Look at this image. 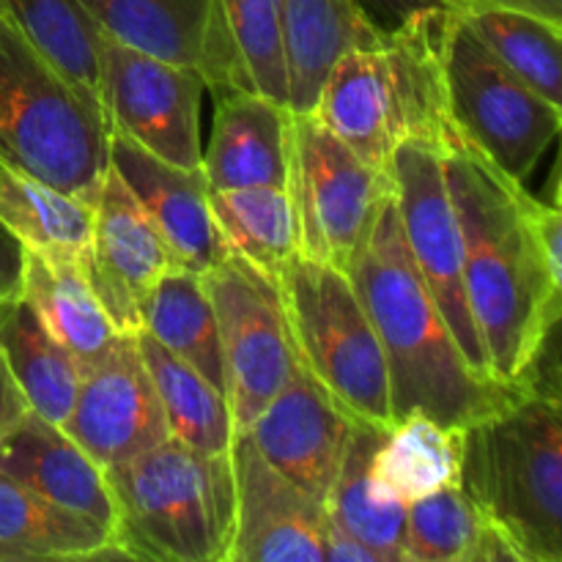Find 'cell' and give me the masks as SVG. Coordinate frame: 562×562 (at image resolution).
I'll use <instances>...</instances> for the list:
<instances>
[{"label": "cell", "mask_w": 562, "mask_h": 562, "mask_svg": "<svg viewBox=\"0 0 562 562\" xmlns=\"http://www.w3.org/2000/svg\"><path fill=\"white\" fill-rule=\"evenodd\" d=\"M445 176L488 368L497 382L525 390L527 371L558 338L562 316V272L549 267L532 231L538 198L467 143L445 151Z\"/></svg>", "instance_id": "obj_1"}, {"label": "cell", "mask_w": 562, "mask_h": 562, "mask_svg": "<svg viewBox=\"0 0 562 562\" xmlns=\"http://www.w3.org/2000/svg\"><path fill=\"white\" fill-rule=\"evenodd\" d=\"M349 278L382 344L393 420L420 412L445 426L467 428L525 393L477 373L461 355L412 261L395 195L379 209L366 245L351 261Z\"/></svg>", "instance_id": "obj_2"}, {"label": "cell", "mask_w": 562, "mask_h": 562, "mask_svg": "<svg viewBox=\"0 0 562 562\" xmlns=\"http://www.w3.org/2000/svg\"><path fill=\"white\" fill-rule=\"evenodd\" d=\"M450 11H426L329 66L311 113L379 173L401 143L459 146L442 80V33Z\"/></svg>", "instance_id": "obj_3"}, {"label": "cell", "mask_w": 562, "mask_h": 562, "mask_svg": "<svg viewBox=\"0 0 562 562\" xmlns=\"http://www.w3.org/2000/svg\"><path fill=\"white\" fill-rule=\"evenodd\" d=\"M461 488L525 562H562L560 395L525 390L464 428Z\"/></svg>", "instance_id": "obj_4"}, {"label": "cell", "mask_w": 562, "mask_h": 562, "mask_svg": "<svg viewBox=\"0 0 562 562\" xmlns=\"http://www.w3.org/2000/svg\"><path fill=\"white\" fill-rule=\"evenodd\" d=\"M110 132L102 102L0 14V162L93 206L110 170Z\"/></svg>", "instance_id": "obj_5"}, {"label": "cell", "mask_w": 562, "mask_h": 562, "mask_svg": "<svg viewBox=\"0 0 562 562\" xmlns=\"http://www.w3.org/2000/svg\"><path fill=\"white\" fill-rule=\"evenodd\" d=\"M113 541L124 560L225 562L234 536L228 453H203L168 437L110 467Z\"/></svg>", "instance_id": "obj_6"}, {"label": "cell", "mask_w": 562, "mask_h": 562, "mask_svg": "<svg viewBox=\"0 0 562 562\" xmlns=\"http://www.w3.org/2000/svg\"><path fill=\"white\" fill-rule=\"evenodd\" d=\"M274 283L302 371L357 423L387 428V362L349 274L296 256Z\"/></svg>", "instance_id": "obj_7"}, {"label": "cell", "mask_w": 562, "mask_h": 562, "mask_svg": "<svg viewBox=\"0 0 562 562\" xmlns=\"http://www.w3.org/2000/svg\"><path fill=\"white\" fill-rule=\"evenodd\" d=\"M442 80L461 140L525 184L560 135V104L519 80L453 11L442 33Z\"/></svg>", "instance_id": "obj_8"}, {"label": "cell", "mask_w": 562, "mask_h": 562, "mask_svg": "<svg viewBox=\"0 0 562 562\" xmlns=\"http://www.w3.org/2000/svg\"><path fill=\"white\" fill-rule=\"evenodd\" d=\"M285 190L300 228V256L349 274L379 209L393 195V179L357 157L316 115L294 113Z\"/></svg>", "instance_id": "obj_9"}, {"label": "cell", "mask_w": 562, "mask_h": 562, "mask_svg": "<svg viewBox=\"0 0 562 562\" xmlns=\"http://www.w3.org/2000/svg\"><path fill=\"white\" fill-rule=\"evenodd\" d=\"M201 278L217 316L225 398L239 434L289 384L300 360L278 283L269 274L231 252Z\"/></svg>", "instance_id": "obj_10"}, {"label": "cell", "mask_w": 562, "mask_h": 562, "mask_svg": "<svg viewBox=\"0 0 562 562\" xmlns=\"http://www.w3.org/2000/svg\"><path fill=\"white\" fill-rule=\"evenodd\" d=\"M395 212L417 274L431 291L461 355L483 376H492L464 283V245L445 176V154L423 140H406L390 162Z\"/></svg>", "instance_id": "obj_11"}, {"label": "cell", "mask_w": 562, "mask_h": 562, "mask_svg": "<svg viewBox=\"0 0 562 562\" xmlns=\"http://www.w3.org/2000/svg\"><path fill=\"white\" fill-rule=\"evenodd\" d=\"M206 82L187 66L168 64L102 38L99 102L110 130L121 132L154 157L181 168H201V97Z\"/></svg>", "instance_id": "obj_12"}, {"label": "cell", "mask_w": 562, "mask_h": 562, "mask_svg": "<svg viewBox=\"0 0 562 562\" xmlns=\"http://www.w3.org/2000/svg\"><path fill=\"white\" fill-rule=\"evenodd\" d=\"M60 428L104 470L170 437L135 335H124L102 362L82 373Z\"/></svg>", "instance_id": "obj_13"}, {"label": "cell", "mask_w": 562, "mask_h": 562, "mask_svg": "<svg viewBox=\"0 0 562 562\" xmlns=\"http://www.w3.org/2000/svg\"><path fill=\"white\" fill-rule=\"evenodd\" d=\"M234 536L225 562H324L327 510L269 464L245 431L228 448Z\"/></svg>", "instance_id": "obj_14"}, {"label": "cell", "mask_w": 562, "mask_h": 562, "mask_svg": "<svg viewBox=\"0 0 562 562\" xmlns=\"http://www.w3.org/2000/svg\"><path fill=\"white\" fill-rule=\"evenodd\" d=\"M104 36L198 71L209 91H247L217 0H82Z\"/></svg>", "instance_id": "obj_15"}, {"label": "cell", "mask_w": 562, "mask_h": 562, "mask_svg": "<svg viewBox=\"0 0 562 562\" xmlns=\"http://www.w3.org/2000/svg\"><path fill=\"white\" fill-rule=\"evenodd\" d=\"M173 267L179 261L151 217L110 168L93 203V239L86 272L121 333L135 335L140 329L148 291Z\"/></svg>", "instance_id": "obj_16"}, {"label": "cell", "mask_w": 562, "mask_h": 562, "mask_svg": "<svg viewBox=\"0 0 562 562\" xmlns=\"http://www.w3.org/2000/svg\"><path fill=\"white\" fill-rule=\"evenodd\" d=\"M357 426L316 379L296 368L245 434L269 464L324 503Z\"/></svg>", "instance_id": "obj_17"}, {"label": "cell", "mask_w": 562, "mask_h": 562, "mask_svg": "<svg viewBox=\"0 0 562 562\" xmlns=\"http://www.w3.org/2000/svg\"><path fill=\"white\" fill-rule=\"evenodd\" d=\"M110 168L121 176L179 267L203 274L231 256L214 223L209 184L201 168H181L154 157L121 132H110Z\"/></svg>", "instance_id": "obj_18"}, {"label": "cell", "mask_w": 562, "mask_h": 562, "mask_svg": "<svg viewBox=\"0 0 562 562\" xmlns=\"http://www.w3.org/2000/svg\"><path fill=\"white\" fill-rule=\"evenodd\" d=\"M0 472L47 503L115 530V499L108 472L58 423L27 409L0 445Z\"/></svg>", "instance_id": "obj_19"}, {"label": "cell", "mask_w": 562, "mask_h": 562, "mask_svg": "<svg viewBox=\"0 0 562 562\" xmlns=\"http://www.w3.org/2000/svg\"><path fill=\"white\" fill-rule=\"evenodd\" d=\"M212 140L201 170L209 190L285 187L294 113L256 91L217 93Z\"/></svg>", "instance_id": "obj_20"}, {"label": "cell", "mask_w": 562, "mask_h": 562, "mask_svg": "<svg viewBox=\"0 0 562 562\" xmlns=\"http://www.w3.org/2000/svg\"><path fill=\"white\" fill-rule=\"evenodd\" d=\"M20 294L82 373L102 362L126 335L104 311L80 261L22 252Z\"/></svg>", "instance_id": "obj_21"}, {"label": "cell", "mask_w": 562, "mask_h": 562, "mask_svg": "<svg viewBox=\"0 0 562 562\" xmlns=\"http://www.w3.org/2000/svg\"><path fill=\"white\" fill-rule=\"evenodd\" d=\"M289 66V110L311 113L329 66L382 31L366 20L355 0H274Z\"/></svg>", "instance_id": "obj_22"}, {"label": "cell", "mask_w": 562, "mask_h": 562, "mask_svg": "<svg viewBox=\"0 0 562 562\" xmlns=\"http://www.w3.org/2000/svg\"><path fill=\"white\" fill-rule=\"evenodd\" d=\"M124 560L113 532L0 472V562Z\"/></svg>", "instance_id": "obj_23"}, {"label": "cell", "mask_w": 562, "mask_h": 562, "mask_svg": "<svg viewBox=\"0 0 562 562\" xmlns=\"http://www.w3.org/2000/svg\"><path fill=\"white\" fill-rule=\"evenodd\" d=\"M0 225L22 252L80 261L88 267L93 206L47 181L0 162Z\"/></svg>", "instance_id": "obj_24"}, {"label": "cell", "mask_w": 562, "mask_h": 562, "mask_svg": "<svg viewBox=\"0 0 562 562\" xmlns=\"http://www.w3.org/2000/svg\"><path fill=\"white\" fill-rule=\"evenodd\" d=\"M404 562H525L461 486L406 505Z\"/></svg>", "instance_id": "obj_25"}, {"label": "cell", "mask_w": 562, "mask_h": 562, "mask_svg": "<svg viewBox=\"0 0 562 562\" xmlns=\"http://www.w3.org/2000/svg\"><path fill=\"white\" fill-rule=\"evenodd\" d=\"M464 428L412 412L384 428L371 459V475L401 503L461 486Z\"/></svg>", "instance_id": "obj_26"}, {"label": "cell", "mask_w": 562, "mask_h": 562, "mask_svg": "<svg viewBox=\"0 0 562 562\" xmlns=\"http://www.w3.org/2000/svg\"><path fill=\"white\" fill-rule=\"evenodd\" d=\"M0 355L20 384L27 409L60 426L75 404L82 371L22 294L0 302Z\"/></svg>", "instance_id": "obj_27"}, {"label": "cell", "mask_w": 562, "mask_h": 562, "mask_svg": "<svg viewBox=\"0 0 562 562\" xmlns=\"http://www.w3.org/2000/svg\"><path fill=\"white\" fill-rule=\"evenodd\" d=\"M384 428L357 426L324 508L338 527L362 543L376 562H404L406 503L379 486L371 459Z\"/></svg>", "instance_id": "obj_28"}, {"label": "cell", "mask_w": 562, "mask_h": 562, "mask_svg": "<svg viewBox=\"0 0 562 562\" xmlns=\"http://www.w3.org/2000/svg\"><path fill=\"white\" fill-rule=\"evenodd\" d=\"M140 329L225 393L217 316L201 274L187 267L168 269L143 302Z\"/></svg>", "instance_id": "obj_29"}, {"label": "cell", "mask_w": 562, "mask_h": 562, "mask_svg": "<svg viewBox=\"0 0 562 562\" xmlns=\"http://www.w3.org/2000/svg\"><path fill=\"white\" fill-rule=\"evenodd\" d=\"M214 223L234 256L278 280L300 256V228L285 187L209 190Z\"/></svg>", "instance_id": "obj_30"}, {"label": "cell", "mask_w": 562, "mask_h": 562, "mask_svg": "<svg viewBox=\"0 0 562 562\" xmlns=\"http://www.w3.org/2000/svg\"><path fill=\"white\" fill-rule=\"evenodd\" d=\"M135 340L157 390L170 437L203 453H228L236 431L225 393L143 329L135 333Z\"/></svg>", "instance_id": "obj_31"}, {"label": "cell", "mask_w": 562, "mask_h": 562, "mask_svg": "<svg viewBox=\"0 0 562 562\" xmlns=\"http://www.w3.org/2000/svg\"><path fill=\"white\" fill-rule=\"evenodd\" d=\"M0 14L9 16L55 69L99 99L104 33L82 0H0Z\"/></svg>", "instance_id": "obj_32"}, {"label": "cell", "mask_w": 562, "mask_h": 562, "mask_svg": "<svg viewBox=\"0 0 562 562\" xmlns=\"http://www.w3.org/2000/svg\"><path fill=\"white\" fill-rule=\"evenodd\" d=\"M459 16L519 80L562 104V27L499 5H472Z\"/></svg>", "instance_id": "obj_33"}, {"label": "cell", "mask_w": 562, "mask_h": 562, "mask_svg": "<svg viewBox=\"0 0 562 562\" xmlns=\"http://www.w3.org/2000/svg\"><path fill=\"white\" fill-rule=\"evenodd\" d=\"M247 91L289 108V66L274 0H217Z\"/></svg>", "instance_id": "obj_34"}, {"label": "cell", "mask_w": 562, "mask_h": 562, "mask_svg": "<svg viewBox=\"0 0 562 562\" xmlns=\"http://www.w3.org/2000/svg\"><path fill=\"white\" fill-rule=\"evenodd\" d=\"M366 20L371 22L376 31L387 33L409 22L412 16L426 14V11H448L442 0H355Z\"/></svg>", "instance_id": "obj_35"}, {"label": "cell", "mask_w": 562, "mask_h": 562, "mask_svg": "<svg viewBox=\"0 0 562 562\" xmlns=\"http://www.w3.org/2000/svg\"><path fill=\"white\" fill-rule=\"evenodd\" d=\"M442 5L453 14H461L472 5H499V9L521 11V14L538 16V20L562 27V0H442Z\"/></svg>", "instance_id": "obj_36"}, {"label": "cell", "mask_w": 562, "mask_h": 562, "mask_svg": "<svg viewBox=\"0 0 562 562\" xmlns=\"http://www.w3.org/2000/svg\"><path fill=\"white\" fill-rule=\"evenodd\" d=\"M327 510V508H324ZM324 562H376L371 552L362 547L357 538H351L344 527L335 525L327 516L324 521V541H322Z\"/></svg>", "instance_id": "obj_37"}, {"label": "cell", "mask_w": 562, "mask_h": 562, "mask_svg": "<svg viewBox=\"0 0 562 562\" xmlns=\"http://www.w3.org/2000/svg\"><path fill=\"white\" fill-rule=\"evenodd\" d=\"M27 401L22 395L20 384L11 376L9 366H5L3 355H0V445L16 428V423L25 417Z\"/></svg>", "instance_id": "obj_38"}, {"label": "cell", "mask_w": 562, "mask_h": 562, "mask_svg": "<svg viewBox=\"0 0 562 562\" xmlns=\"http://www.w3.org/2000/svg\"><path fill=\"white\" fill-rule=\"evenodd\" d=\"M22 285V247L0 225V302L20 294Z\"/></svg>", "instance_id": "obj_39"}]
</instances>
